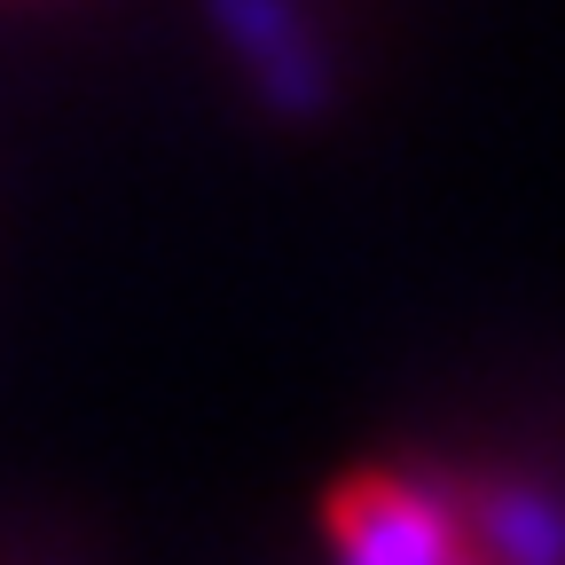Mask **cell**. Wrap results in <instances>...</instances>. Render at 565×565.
<instances>
[{"label":"cell","instance_id":"cell-1","mask_svg":"<svg viewBox=\"0 0 565 565\" xmlns=\"http://www.w3.org/2000/svg\"><path fill=\"white\" fill-rule=\"evenodd\" d=\"M322 565H565V479L503 456H370L315 503Z\"/></svg>","mask_w":565,"mask_h":565}]
</instances>
